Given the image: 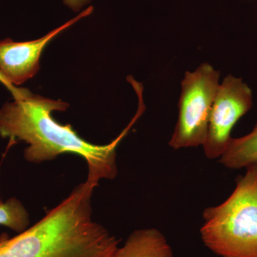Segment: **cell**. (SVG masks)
Listing matches in <instances>:
<instances>
[{
  "instance_id": "4",
  "label": "cell",
  "mask_w": 257,
  "mask_h": 257,
  "mask_svg": "<svg viewBox=\"0 0 257 257\" xmlns=\"http://www.w3.org/2000/svg\"><path fill=\"white\" fill-rule=\"evenodd\" d=\"M219 72L203 63L186 72L182 82L179 115L169 145L175 150L203 145L218 89Z\"/></svg>"
},
{
  "instance_id": "3",
  "label": "cell",
  "mask_w": 257,
  "mask_h": 257,
  "mask_svg": "<svg viewBox=\"0 0 257 257\" xmlns=\"http://www.w3.org/2000/svg\"><path fill=\"white\" fill-rule=\"evenodd\" d=\"M246 169L226 201L203 211L201 238L220 257H257V164Z\"/></svg>"
},
{
  "instance_id": "8",
  "label": "cell",
  "mask_w": 257,
  "mask_h": 257,
  "mask_svg": "<svg viewBox=\"0 0 257 257\" xmlns=\"http://www.w3.org/2000/svg\"><path fill=\"white\" fill-rule=\"evenodd\" d=\"M220 163L233 170L256 165L257 122L251 133L241 138H232L227 150L220 157Z\"/></svg>"
},
{
  "instance_id": "11",
  "label": "cell",
  "mask_w": 257,
  "mask_h": 257,
  "mask_svg": "<svg viewBox=\"0 0 257 257\" xmlns=\"http://www.w3.org/2000/svg\"><path fill=\"white\" fill-rule=\"evenodd\" d=\"M92 0H63L64 5L74 12H79Z\"/></svg>"
},
{
  "instance_id": "7",
  "label": "cell",
  "mask_w": 257,
  "mask_h": 257,
  "mask_svg": "<svg viewBox=\"0 0 257 257\" xmlns=\"http://www.w3.org/2000/svg\"><path fill=\"white\" fill-rule=\"evenodd\" d=\"M113 257H174L164 234L155 228L135 230Z\"/></svg>"
},
{
  "instance_id": "5",
  "label": "cell",
  "mask_w": 257,
  "mask_h": 257,
  "mask_svg": "<svg viewBox=\"0 0 257 257\" xmlns=\"http://www.w3.org/2000/svg\"><path fill=\"white\" fill-rule=\"evenodd\" d=\"M252 104V92L242 79L231 74L225 77L216 92L202 145L208 159L214 160L224 155L232 140L231 130Z\"/></svg>"
},
{
  "instance_id": "9",
  "label": "cell",
  "mask_w": 257,
  "mask_h": 257,
  "mask_svg": "<svg viewBox=\"0 0 257 257\" xmlns=\"http://www.w3.org/2000/svg\"><path fill=\"white\" fill-rule=\"evenodd\" d=\"M30 216L23 204L16 198L0 202V225L16 232L22 233L28 229Z\"/></svg>"
},
{
  "instance_id": "1",
  "label": "cell",
  "mask_w": 257,
  "mask_h": 257,
  "mask_svg": "<svg viewBox=\"0 0 257 257\" xmlns=\"http://www.w3.org/2000/svg\"><path fill=\"white\" fill-rule=\"evenodd\" d=\"M69 104L30 94L5 103L0 109V137L10 143L23 141L29 146L24 151L25 160L40 164L71 153L87 162L88 180L99 183L101 179H114L117 175L116 147L143 114V107L119 136L106 145H93L83 140L70 124H61L52 117L55 111H66Z\"/></svg>"
},
{
  "instance_id": "2",
  "label": "cell",
  "mask_w": 257,
  "mask_h": 257,
  "mask_svg": "<svg viewBox=\"0 0 257 257\" xmlns=\"http://www.w3.org/2000/svg\"><path fill=\"white\" fill-rule=\"evenodd\" d=\"M96 182L87 179L32 227L0 236V257H113L119 240L92 219Z\"/></svg>"
},
{
  "instance_id": "6",
  "label": "cell",
  "mask_w": 257,
  "mask_h": 257,
  "mask_svg": "<svg viewBox=\"0 0 257 257\" xmlns=\"http://www.w3.org/2000/svg\"><path fill=\"white\" fill-rule=\"evenodd\" d=\"M94 11L89 7L60 28L34 41L17 42L11 39L0 40V72L13 85L19 86L32 78L40 69V57L55 37Z\"/></svg>"
},
{
  "instance_id": "10",
  "label": "cell",
  "mask_w": 257,
  "mask_h": 257,
  "mask_svg": "<svg viewBox=\"0 0 257 257\" xmlns=\"http://www.w3.org/2000/svg\"><path fill=\"white\" fill-rule=\"evenodd\" d=\"M0 83L3 84L8 90L13 94V97L15 99H19V98L24 97L31 94V92L27 89L24 88H18L10 84L6 79L5 78L4 76L0 72Z\"/></svg>"
}]
</instances>
